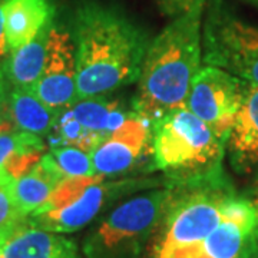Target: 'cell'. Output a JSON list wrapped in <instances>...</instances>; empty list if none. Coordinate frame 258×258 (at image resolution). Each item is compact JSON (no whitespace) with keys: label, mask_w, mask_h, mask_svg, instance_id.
<instances>
[{"label":"cell","mask_w":258,"mask_h":258,"mask_svg":"<svg viewBox=\"0 0 258 258\" xmlns=\"http://www.w3.org/2000/svg\"><path fill=\"white\" fill-rule=\"evenodd\" d=\"M78 99L99 98L139 78L149 46L144 30L112 6L85 2L74 18Z\"/></svg>","instance_id":"1"},{"label":"cell","mask_w":258,"mask_h":258,"mask_svg":"<svg viewBox=\"0 0 258 258\" xmlns=\"http://www.w3.org/2000/svg\"><path fill=\"white\" fill-rule=\"evenodd\" d=\"M204 8L176 16L149 42L139 74L135 109L154 123L185 108L189 88L203 62Z\"/></svg>","instance_id":"2"},{"label":"cell","mask_w":258,"mask_h":258,"mask_svg":"<svg viewBox=\"0 0 258 258\" xmlns=\"http://www.w3.org/2000/svg\"><path fill=\"white\" fill-rule=\"evenodd\" d=\"M155 165L168 175L191 182L220 176L225 141L186 108L152 123Z\"/></svg>","instance_id":"3"},{"label":"cell","mask_w":258,"mask_h":258,"mask_svg":"<svg viewBox=\"0 0 258 258\" xmlns=\"http://www.w3.org/2000/svg\"><path fill=\"white\" fill-rule=\"evenodd\" d=\"M203 62L258 86V28L212 0L203 29Z\"/></svg>","instance_id":"4"},{"label":"cell","mask_w":258,"mask_h":258,"mask_svg":"<svg viewBox=\"0 0 258 258\" xmlns=\"http://www.w3.org/2000/svg\"><path fill=\"white\" fill-rule=\"evenodd\" d=\"M171 197L169 189L152 191L119 205L102 222L86 247L89 257L118 258L135 251L155 230Z\"/></svg>","instance_id":"5"},{"label":"cell","mask_w":258,"mask_h":258,"mask_svg":"<svg viewBox=\"0 0 258 258\" xmlns=\"http://www.w3.org/2000/svg\"><path fill=\"white\" fill-rule=\"evenodd\" d=\"M195 188L179 198L172 200L166 208L165 228L158 244L189 245L203 242L222 221L221 201L230 192L220 176L194 182Z\"/></svg>","instance_id":"6"},{"label":"cell","mask_w":258,"mask_h":258,"mask_svg":"<svg viewBox=\"0 0 258 258\" xmlns=\"http://www.w3.org/2000/svg\"><path fill=\"white\" fill-rule=\"evenodd\" d=\"M247 82L230 72L205 64L195 75L185 108L225 141L240 109Z\"/></svg>","instance_id":"7"},{"label":"cell","mask_w":258,"mask_h":258,"mask_svg":"<svg viewBox=\"0 0 258 258\" xmlns=\"http://www.w3.org/2000/svg\"><path fill=\"white\" fill-rule=\"evenodd\" d=\"M32 91L57 113L71 108L78 101L74 39L71 33L56 28L55 25L49 33L43 72Z\"/></svg>","instance_id":"8"},{"label":"cell","mask_w":258,"mask_h":258,"mask_svg":"<svg viewBox=\"0 0 258 258\" xmlns=\"http://www.w3.org/2000/svg\"><path fill=\"white\" fill-rule=\"evenodd\" d=\"M149 123L138 112L129 113L122 126L91 152L95 172L106 176L123 172L134 165L147 147Z\"/></svg>","instance_id":"9"},{"label":"cell","mask_w":258,"mask_h":258,"mask_svg":"<svg viewBox=\"0 0 258 258\" xmlns=\"http://www.w3.org/2000/svg\"><path fill=\"white\" fill-rule=\"evenodd\" d=\"M103 178L105 175H96L91 184L86 185L81 192L62 208L52 211L33 212L30 215L32 227L56 234L81 230L96 217V214L111 197V194L119 189L118 184H103Z\"/></svg>","instance_id":"10"},{"label":"cell","mask_w":258,"mask_h":258,"mask_svg":"<svg viewBox=\"0 0 258 258\" xmlns=\"http://www.w3.org/2000/svg\"><path fill=\"white\" fill-rule=\"evenodd\" d=\"M5 35L10 52L25 46L53 22V0H3Z\"/></svg>","instance_id":"11"},{"label":"cell","mask_w":258,"mask_h":258,"mask_svg":"<svg viewBox=\"0 0 258 258\" xmlns=\"http://www.w3.org/2000/svg\"><path fill=\"white\" fill-rule=\"evenodd\" d=\"M63 179L66 176L55 159L50 154H46L29 174L12 181L9 189L20 215L25 218L37 211Z\"/></svg>","instance_id":"12"},{"label":"cell","mask_w":258,"mask_h":258,"mask_svg":"<svg viewBox=\"0 0 258 258\" xmlns=\"http://www.w3.org/2000/svg\"><path fill=\"white\" fill-rule=\"evenodd\" d=\"M2 258H78L74 241L36 227H19L2 247Z\"/></svg>","instance_id":"13"},{"label":"cell","mask_w":258,"mask_h":258,"mask_svg":"<svg viewBox=\"0 0 258 258\" xmlns=\"http://www.w3.org/2000/svg\"><path fill=\"white\" fill-rule=\"evenodd\" d=\"M227 144L238 166L258 164V86L247 83L245 95L230 129Z\"/></svg>","instance_id":"14"},{"label":"cell","mask_w":258,"mask_h":258,"mask_svg":"<svg viewBox=\"0 0 258 258\" xmlns=\"http://www.w3.org/2000/svg\"><path fill=\"white\" fill-rule=\"evenodd\" d=\"M53 22L42 29L25 46L10 52L3 63V72L13 88L32 89L43 72L47 55V40Z\"/></svg>","instance_id":"15"},{"label":"cell","mask_w":258,"mask_h":258,"mask_svg":"<svg viewBox=\"0 0 258 258\" xmlns=\"http://www.w3.org/2000/svg\"><path fill=\"white\" fill-rule=\"evenodd\" d=\"M10 119L15 128L33 135H46L55 126L59 113L37 98L32 89L13 88L9 98Z\"/></svg>","instance_id":"16"},{"label":"cell","mask_w":258,"mask_h":258,"mask_svg":"<svg viewBox=\"0 0 258 258\" xmlns=\"http://www.w3.org/2000/svg\"><path fill=\"white\" fill-rule=\"evenodd\" d=\"M203 249L210 258H258L255 232L225 220L203 241Z\"/></svg>","instance_id":"17"},{"label":"cell","mask_w":258,"mask_h":258,"mask_svg":"<svg viewBox=\"0 0 258 258\" xmlns=\"http://www.w3.org/2000/svg\"><path fill=\"white\" fill-rule=\"evenodd\" d=\"M69 109L83 128L102 138L119 129L128 116L116 102L102 98L78 99Z\"/></svg>","instance_id":"18"},{"label":"cell","mask_w":258,"mask_h":258,"mask_svg":"<svg viewBox=\"0 0 258 258\" xmlns=\"http://www.w3.org/2000/svg\"><path fill=\"white\" fill-rule=\"evenodd\" d=\"M59 169L63 172L66 178L76 176H93L95 172L92 157L89 152L75 147H56L49 152Z\"/></svg>","instance_id":"19"},{"label":"cell","mask_w":258,"mask_h":258,"mask_svg":"<svg viewBox=\"0 0 258 258\" xmlns=\"http://www.w3.org/2000/svg\"><path fill=\"white\" fill-rule=\"evenodd\" d=\"M43 149L45 148L39 147H29L19 149L15 154H12L5 165L3 169L8 174L10 179H18L20 176L29 174L35 166L39 164V161L43 157Z\"/></svg>","instance_id":"20"},{"label":"cell","mask_w":258,"mask_h":258,"mask_svg":"<svg viewBox=\"0 0 258 258\" xmlns=\"http://www.w3.org/2000/svg\"><path fill=\"white\" fill-rule=\"evenodd\" d=\"M29 147L45 148V145L40 137L28 134V132H22L19 129L0 132V169L3 168L6 159L12 154H15L19 149Z\"/></svg>","instance_id":"21"},{"label":"cell","mask_w":258,"mask_h":258,"mask_svg":"<svg viewBox=\"0 0 258 258\" xmlns=\"http://www.w3.org/2000/svg\"><path fill=\"white\" fill-rule=\"evenodd\" d=\"M22 220L23 217L13 203L9 184H0V232L10 237L20 227Z\"/></svg>","instance_id":"22"},{"label":"cell","mask_w":258,"mask_h":258,"mask_svg":"<svg viewBox=\"0 0 258 258\" xmlns=\"http://www.w3.org/2000/svg\"><path fill=\"white\" fill-rule=\"evenodd\" d=\"M204 6H205V0H161V8L164 9V12L175 18Z\"/></svg>","instance_id":"23"},{"label":"cell","mask_w":258,"mask_h":258,"mask_svg":"<svg viewBox=\"0 0 258 258\" xmlns=\"http://www.w3.org/2000/svg\"><path fill=\"white\" fill-rule=\"evenodd\" d=\"M10 55L9 47L6 43V35H5V15H3V0H0V64L6 62L8 56Z\"/></svg>","instance_id":"24"},{"label":"cell","mask_w":258,"mask_h":258,"mask_svg":"<svg viewBox=\"0 0 258 258\" xmlns=\"http://www.w3.org/2000/svg\"><path fill=\"white\" fill-rule=\"evenodd\" d=\"M3 103H5V82H3V74L0 71V113L3 109Z\"/></svg>","instance_id":"25"},{"label":"cell","mask_w":258,"mask_h":258,"mask_svg":"<svg viewBox=\"0 0 258 258\" xmlns=\"http://www.w3.org/2000/svg\"><path fill=\"white\" fill-rule=\"evenodd\" d=\"M13 179H10L9 176H8V174L5 172V169L2 168L0 169V184H10Z\"/></svg>","instance_id":"26"},{"label":"cell","mask_w":258,"mask_h":258,"mask_svg":"<svg viewBox=\"0 0 258 258\" xmlns=\"http://www.w3.org/2000/svg\"><path fill=\"white\" fill-rule=\"evenodd\" d=\"M8 238H9V235H8V234L0 232V249H2V247L5 245V242L8 241Z\"/></svg>","instance_id":"27"},{"label":"cell","mask_w":258,"mask_h":258,"mask_svg":"<svg viewBox=\"0 0 258 258\" xmlns=\"http://www.w3.org/2000/svg\"><path fill=\"white\" fill-rule=\"evenodd\" d=\"M254 207H255V210H257V214H258V197H257V200H255V203H254Z\"/></svg>","instance_id":"28"},{"label":"cell","mask_w":258,"mask_h":258,"mask_svg":"<svg viewBox=\"0 0 258 258\" xmlns=\"http://www.w3.org/2000/svg\"><path fill=\"white\" fill-rule=\"evenodd\" d=\"M248 2H252V3H255V5H258V0H248Z\"/></svg>","instance_id":"29"},{"label":"cell","mask_w":258,"mask_h":258,"mask_svg":"<svg viewBox=\"0 0 258 258\" xmlns=\"http://www.w3.org/2000/svg\"><path fill=\"white\" fill-rule=\"evenodd\" d=\"M0 251H2V249H0ZM0 258H2V254H0Z\"/></svg>","instance_id":"30"}]
</instances>
